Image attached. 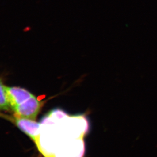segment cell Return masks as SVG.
<instances>
[{
    "mask_svg": "<svg viewBox=\"0 0 157 157\" xmlns=\"http://www.w3.org/2000/svg\"><path fill=\"white\" fill-rule=\"evenodd\" d=\"M14 122L20 130L29 136L36 144L39 140L41 124L32 119L15 117Z\"/></svg>",
    "mask_w": 157,
    "mask_h": 157,
    "instance_id": "obj_2",
    "label": "cell"
},
{
    "mask_svg": "<svg viewBox=\"0 0 157 157\" xmlns=\"http://www.w3.org/2000/svg\"><path fill=\"white\" fill-rule=\"evenodd\" d=\"M42 105L43 103L33 95L29 100L15 107L13 110L15 112V117L35 121Z\"/></svg>",
    "mask_w": 157,
    "mask_h": 157,
    "instance_id": "obj_1",
    "label": "cell"
},
{
    "mask_svg": "<svg viewBox=\"0 0 157 157\" xmlns=\"http://www.w3.org/2000/svg\"><path fill=\"white\" fill-rule=\"evenodd\" d=\"M6 91L10 105L12 109L33 96L26 89L17 87H6Z\"/></svg>",
    "mask_w": 157,
    "mask_h": 157,
    "instance_id": "obj_3",
    "label": "cell"
},
{
    "mask_svg": "<svg viewBox=\"0 0 157 157\" xmlns=\"http://www.w3.org/2000/svg\"><path fill=\"white\" fill-rule=\"evenodd\" d=\"M11 107L6 91V87L0 80V108L8 110Z\"/></svg>",
    "mask_w": 157,
    "mask_h": 157,
    "instance_id": "obj_4",
    "label": "cell"
}]
</instances>
